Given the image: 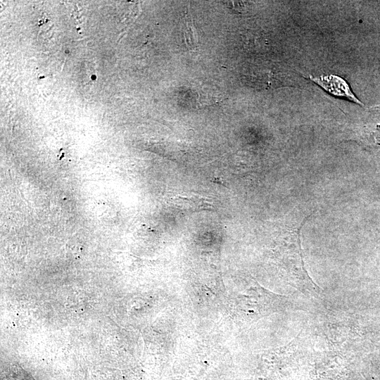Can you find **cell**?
Returning a JSON list of instances; mask_svg holds the SVG:
<instances>
[{
  "label": "cell",
  "instance_id": "obj_3",
  "mask_svg": "<svg viewBox=\"0 0 380 380\" xmlns=\"http://www.w3.org/2000/svg\"><path fill=\"white\" fill-rule=\"evenodd\" d=\"M361 144L369 148L380 147V126L365 127L357 136Z\"/></svg>",
  "mask_w": 380,
  "mask_h": 380
},
{
  "label": "cell",
  "instance_id": "obj_1",
  "mask_svg": "<svg viewBox=\"0 0 380 380\" xmlns=\"http://www.w3.org/2000/svg\"><path fill=\"white\" fill-rule=\"evenodd\" d=\"M310 78L327 92L336 96L346 98L357 104L362 103L355 96L348 84L343 78L334 75H322Z\"/></svg>",
  "mask_w": 380,
  "mask_h": 380
},
{
  "label": "cell",
  "instance_id": "obj_5",
  "mask_svg": "<svg viewBox=\"0 0 380 380\" xmlns=\"http://www.w3.org/2000/svg\"><path fill=\"white\" fill-rule=\"evenodd\" d=\"M228 6L232 5V8L239 12H243V11H246L245 8H246V6H248V4H246L243 1H229Z\"/></svg>",
  "mask_w": 380,
  "mask_h": 380
},
{
  "label": "cell",
  "instance_id": "obj_2",
  "mask_svg": "<svg viewBox=\"0 0 380 380\" xmlns=\"http://www.w3.org/2000/svg\"><path fill=\"white\" fill-rule=\"evenodd\" d=\"M182 32L186 47L195 51L198 46V37L189 8L186 9L183 20Z\"/></svg>",
  "mask_w": 380,
  "mask_h": 380
},
{
  "label": "cell",
  "instance_id": "obj_4",
  "mask_svg": "<svg viewBox=\"0 0 380 380\" xmlns=\"http://www.w3.org/2000/svg\"><path fill=\"white\" fill-rule=\"evenodd\" d=\"M2 380H34L20 367L12 366L4 373Z\"/></svg>",
  "mask_w": 380,
  "mask_h": 380
}]
</instances>
